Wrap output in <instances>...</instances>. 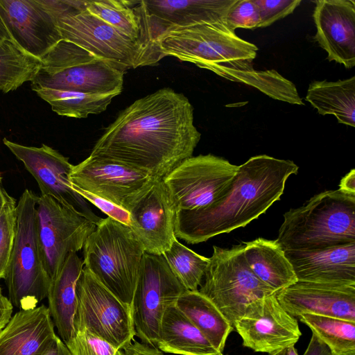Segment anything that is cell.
<instances>
[{
	"label": "cell",
	"mask_w": 355,
	"mask_h": 355,
	"mask_svg": "<svg viewBox=\"0 0 355 355\" xmlns=\"http://www.w3.org/2000/svg\"><path fill=\"white\" fill-rule=\"evenodd\" d=\"M200 137L189 99L171 88H162L122 110L89 155L114 160L163 180L192 157Z\"/></svg>",
	"instance_id": "1"
},
{
	"label": "cell",
	"mask_w": 355,
	"mask_h": 355,
	"mask_svg": "<svg viewBox=\"0 0 355 355\" xmlns=\"http://www.w3.org/2000/svg\"><path fill=\"white\" fill-rule=\"evenodd\" d=\"M298 169L291 160L266 155L250 157L239 166L225 193L211 205L178 211L175 237L196 244L246 226L280 199L286 180Z\"/></svg>",
	"instance_id": "2"
},
{
	"label": "cell",
	"mask_w": 355,
	"mask_h": 355,
	"mask_svg": "<svg viewBox=\"0 0 355 355\" xmlns=\"http://www.w3.org/2000/svg\"><path fill=\"white\" fill-rule=\"evenodd\" d=\"M276 242L283 250L317 249L355 242V194L321 192L284 214Z\"/></svg>",
	"instance_id": "3"
},
{
	"label": "cell",
	"mask_w": 355,
	"mask_h": 355,
	"mask_svg": "<svg viewBox=\"0 0 355 355\" xmlns=\"http://www.w3.org/2000/svg\"><path fill=\"white\" fill-rule=\"evenodd\" d=\"M83 249L84 267L131 307L145 251L130 227L110 217L102 218Z\"/></svg>",
	"instance_id": "4"
},
{
	"label": "cell",
	"mask_w": 355,
	"mask_h": 355,
	"mask_svg": "<svg viewBox=\"0 0 355 355\" xmlns=\"http://www.w3.org/2000/svg\"><path fill=\"white\" fill-rule=\"evenodd\" d=\"M37 197L25 189L16 205V228L4 277L8 299L19 311L32 309L47 297L51 280L42 259L37 236Z\"/></svg>",
	"instance_id": "5"
},
{
	"label": "cell",
	"mask_w": 355,
	"mask_h": 355,
	"mask_svg": "<svg viewBox=\"0 0 355 355\" xmlns=\"http://www.w3.org/2000/svg\"><path fill=\"white\" fill-rule=\"evenodd\" d=\"M124 73L107 61L62 39L41 59L31 88L118 96L123 90Z\"/></svg>",
	"instance_id": "6"
},
{
	"label": "cell",
	"mask_w": 355,
	"mask_h": 355,
	"mask_svg": "<svg viewBox=\"0 0 355 355\" xmlns=\"http://www.w3.org/2000/svg\"><path fill=\"white\" fill-rule=\"evenodd\" d=\"M69 8L58 18L62 38L125 72L153 66L161 60L146 43L132 39L85 9L83 1H69Z\"/></svg>",
	"instance_id": "7"
},
{
	"label": "cell",
	"mask_w": 355,
	"mask_h": 355,
	"mask_svg": "<svg viewBox=\"0 0 355 355\" xmlns=\"http://www.w3.org/2000/svg\"><path fill=\"white\" fill-rule=\"evenodd\" d=\"M244 245H214L198 291L218 309L233 326L250 303L276 293L260 281L248 266Z\"/></svg>",
	"instance_id": "8"
},
{
	"label": "cell",
	"mask_w": 355,
	"mask_h": 355,
	"mask_svg": "<svg viewBox=\"0 0 355 355\" xmlns=\"http://www.w3.org/2000/svg\"><path fill=\"white\" fill-rule=\"evenodd\" d=\"M161 58L173 56L211 71L234 61H252L257 46L236 35L224 22L178 28L161 35L156 42Z\"/></svg>",
	"instance_id": "9"
},
{
	"label": "cell",
	"mask_w": 355,
	"mask_h": 355,
	"mask_svg": "<svg viewBox=\"0 0 355 355\" xmlns=\"http://www.w3.org/2000/svg\"><path fill=\"white\" fill-rule=\"evenodd\" d=\"M76 296L75 333L88 331L121 350L132 343L135 336L131 307L120 301L84 266L77 282Z\"/></svg>",
	"instance_id": "10"
},
{
	"label": "cell",
	"mask_w": 355,
	"mask_h": 355,
	"mask_svg": "<svg viewBox=\"0 0 355 355\" xmlns=\"http://www.w3.org/2000/svg\"><path fill=\"white\" fill-rule=\"evenodd\" d=\"M186 290L162 254H144L131 304L135 336L142 343L156 347L164 312Z\"/></svg>",
	"instance_id": "11"
},
{
	"label": "cell",
	"mask_w": 355,
	"mask_h": 355,
	"mask_svg": "<svg viewBox=\"0 0 355 355\" xmlns=\"http://www.w3.org/2000/svg\"><path fill=\"white\" fill-rule=\"evenodd\" d=\"M238 167L211 154L192 156L163 181L178 210L199 209L211 205L225 193Z\"/></svg>",
	"instance_id": "12"
},
{
	"label": "cell",
	"mask_w": 355,
	"mask_h": 355,
	"mask_svg": "<svg viewBox=\"0 0 355 355\" xmlns=\"http://www.w3.org/2000/svg\"><path fill=\"white\" fill-rule=\"evenodd\" d=\"M36 215L42 259L51 281L68 255L83 248L96 225L49 196L37 197Z\"/></svg>",
	"instance_id": "13"
},
{
	"label": "cell",
	"mask_w": 355,
	"mask_h": 355,
	"mask_svg": "<svg viewBox=\"0 0 355 355\" xmlns=\"http://www.w3.org/2000/svg\"><path fill=\"white\" fill-rule=\"evenodd\" d=\"M69 6L67 0H0V17L10 40L41 60L62 39L58 18Z\"/></svg>",
	"instance_id": "14"
},
{
	"label": "cell",
	"mask_w": 355,
	"mask_h": 355,
	"mask_svg": "<svg viewBox=\"0 0 355 355\" xmlns=\"http://www.w3.org/2000/svg\"><path fill=\"white\" fill-rule=\"evenodd\" d=\"M3 142L35 178L41 195L52 197L96 225L101 222L89 202L72 188L69 175L73 165L68 157L46 144L28 146L6 138Z\"/></svg>",
	"instance_id": "15"
},
{
	"label": "cell",
	"mask_w": 355,
	"mask_h": 355,
	"mask_svg": "<svg viewBox=\"0 0 355 355\" xmlns=\"http://www.w3.org/2000/svg\"><path fill=\"white\" fill-rule=\"evenodd\" d=\"M157 179L123 163L89 155L73 165L71 184L128 209Z\"/></svg>",
	"instance_id": "16"
},
{
	"label": "cell",
	"mask_w": 355,
	"mask_h": 355,
	"mask_svg": "<svg viewBox=\"0 0 355 355\" xmlns=\"http://www.w3.org/2000/svg\"><path fill=\"white\" fill-rule=\"evenodd\" d=\"M275 293L250 303L233 325L243 345L256 352L271 354L286 349L302 335L297 318L284 309Z\"/></svg>",
	"instance_id": "17"
},
{
	"label": "cell",
	"mask_w": 355,
	"mask_h": 355,
	"mask_svg": "<svg viewBox=\"0 0 355 355\" xmlns=\"http://www.w3.org/2000/svg\"><path fill=\"white\" fill-rule=\"evenodd\" d=\"M177 207L163 180H156L128 209L130 227L145 252L162 255L175 239Z\"/></svg>",
	"instance_id": "18"
},
{
	"label": "cell",
	"mask_w": 355,
	"mask_h": 355,
	"mask_svg": "<svg viewBox=\"0 0 355 355\" xmlns=\"http://www.w3.org/2000/svg\"><path fill=\"white\" fill-rule=\"evenodd\" d=\"M275 295L284 309L295 318L312 313L355 322V285L297 281Z\"/></svg>",
	"instance_id": "19"
},
{
	"label": "cell",
	"mask_w": 355,
	"mask_h": 355,
	"mask_svg": "<svg viewBox=\"0 0 355 355\" xmlns=\"http://www.w3.org/2000/svg\"><path fill=\"white\" fill-rule=\"evenodd\" d=\"M315 40L327 53L329 61L347 69L355 66V1H314Z\"/></svg>",
	"instance_id": "20"
},
{
	"label": "cell",
	"mask_w": 355,
	"mask_h": 355,
	"mask_svg": "<svg viewBox=\"0 0 355 355\" xmlns=\"http://www.w3.org/2000/svg\"><path fill=\"white\" fill-rule=\"evenodd\" d=\"M236 1L143 0L153 43L157 49V39L166 32L178 28L224 22L229 9Z\"/></svg>",
	"instance_id": "21"
},
{
	"label": "cell",
	"mask_w": 355,
	"mask_h": 355,
	"mask_svg": "<svg viewBox=\"0 0 355 355\" xmlns=\"http://www.w3.org/2000/svg\"><path fill=\"white\" fill-rule=\"evenodd\" d=\"M284 252L297 281L355 285V242Z\"/></svg>",
	"instance_id": "22"
},
{
	"label": "cell",
	"mask_w": 355,
	"mask_h": 355,
	"mask_svg": "<svg viewBox=\"0 0 355 355\" xmlns=\"http://www.w3.org/2000/svg\"><path fill=\"white\" fill-rule=\"evenodd\" d=\"M56 336L48 307L19 311L0 331V355H42Z\"/></svg>",
	"instance_id": "23"
},
{
	"label": "cell",
	"mask_w": 355,
	"mask_h": 355,
	"mask_svg": "<svg viewBox=\"0 0 355 355\" xmlns=\"http://www.w3.org/2000/svg\"><path fill=\"white\" fill-rule=\"evenodd\" d=\"M83 266V260L77 253H70L60 272L51 281L48 291V309L60 338L65 344L75 334L76 284Z\"/></svg>",
	"instance_id": "24"
},
{
	"label": "cell",
	"mask_w": 355,
	"mask_h": 355,
	"mask_svg": "<svg viewBox=\"0 0 355 355\" xmlns=\"http://www.w3.org/2000/svg\"><path fill=\"white\" fill-rule=\"evenodd\" d=\"M156 348L179 355H222L178 309L168 307L161 320Z\"/></svg>",
	"instance_id": "25"
},
{
	"label": "cell",
	"mask_w": 355,
	"mask_h": 355,
	"mask_svg": "<svg viewBox=\"0 0 355 355\" xmlns=\"http://www.w3.org/2000/svg\"><path fill=\"white\" fill-rule=\"evenodd\" d=\"M243 245L248 266L260 281L274 291L297 281L291 263L275 240L258 238Z\"/></svg>",
	"instance_id": "26"
},
{
	"label": "cell",
	"mask_w": 355,
	"mask_h": 355,
	"mask_svg": "<svg viewBox=\"0 0 355 355\" xmlns=\"http://www.w3.org/2000/svg\"><path fill=\"white\" fill-rule=\"evenodd\" d=\"M83 6L89 13L128 37L149 45L159 55L152 42L143 0L83 1Z\"/></svg>",
	"instance_id": "27"
},
{
	"label": "cell",
	"mask_w": 355,
	"mask_h": 355,
	"mask_svg": "<svg viewBox=\"0 0 355 355\" xmlns=\"http://www.w3.org/2000/svg\"><path fill=\"white\" fill-rule=\"evenodd\" d=\"M211 71L231 81L257 89L269 97L293 105H303L295 84L276 70L259 71L252 61H234L216 66Z\"/></svg>",
	"instance_id": "28"
},
{
	"label": "cell",
	"mask_w": 355,
	"mask_h": 355,
	"mask_svg": "<svg viewBox=\"0 0 355 355\" xmlns=\"http://www.w3.org/2000/svg\"><path fill=\"white\" fill-rule=\"evenodd\" d=\"M175 306L199 329L212 346L223 354L234 327L218 309L198 290H186Z\"/></svg>",
	"instance_id": "29"
},
{
	"label": "cell",
	"mask_w": 355,
	"mask_h": 355,
	"mask_svg": "<svg viewBox=\"0 0 355 355\" xmlns=\"http://www.w3.org/2000/svg\"><path fill=\"white\" fill-rule=\"evenodd\" d=\"M305 100L320 114H332L338 123L355 127V76L334 82L312 81Z\"/></svg>",
	"instance_id": "30"
},
{
	"label": "cell",
	"mask_w": 355,
	"mask_h": 355,
	"mask_svg": "<svg viewBox=\"0 0 355 355\" xmlns=\"http://www.w3.org/2000/svg\"><path fill=\"white\" fill-rule=\"evenodd\" d=\"M33 91L58 115L78 119L104 112L116 96L114 94H90L49 88H36Z\"/></svg>",
	"instance_id": "31"
},
{
	"label": "cell",
	"mask_w": 355,
	"mask_h": 355,
	"mask_svg": "<svg viewBox=\"0 0 355 355\" xmlns=\"http://www.w3.org/2000/svg\"><path fill=\"white\" fill-rule=\"evenodd\" d=\"M41 60L24 51L10 39L0 41V91L8 93L31 82Z\"/></svg>",
	"instance_id": "32"
},
{
	"label": "cell",
	"mask_w": 355,
	"mask_h": 355,
	"mask_svg": "<svg viewBox=\"0 0 355 355\" xmlns=\"http://www.w3.org/2000/svg\"><path fill=\"white\" fill-rule=\"evenodd\" d=\"M330 349L332 355L355 352V322L303 313L298 318Z\"/></svg>",
	"instance_id": "33"
},
{
	"label": "cell",
	"mask_w": 355,
	"mask_h": 355,
	"mask_svg": "<svg viewBox=\"0 0 355 355\" xmlns=\"http://www.w3.org/2000/svg\"><path fill=\"white\" fill-rule=\"evenodd\" d=\"M162 255L171 271L187 290H198L209 263V258L197 254L177 239Z\"/></svg>",
	"instance_id": "34"
},
{
	"label": "cell",
	"mask_w": 355,
	"mask_h": 355,
	"mask_svg": "<svg viewBox=\"0 0 355 355\" xmlns=\"http://www.w3.org/2000/svg\"><path fill=\"white\" fill-rule=\"evenodd\" d=\"M16 205L10 196L0 211V279H4L14 244Z\"/></svg>",
	"instance_id": "35"
},
{
	"label": "cell",
	"mask_w": 355,
	"mask_h": 355,
	"mask_svg": "<svg viewBox=\"0 0 355 355\" xmlns=\"http://www.w3.org/2000/svg\"><path fill=\"white\" fill-rule=\"evenodd\" d=\"M66 345L71 355H123L121 349L86 331L76 332Z\"/></svg>",
	"instance_id": "36"
},
{
	"label": "cell",
	"mask_w": 355,
	"mask_h": 355,
	"mask_svg": "<svg viewBox=\"0 0 355 355\" xmlns=\"http://www.w3.org/2000/svg\"><path fill=\"white\" fill-rule=\"evenodd\" d=\"M224 23L234 32L236 28L254 30L259 28L260 15L254 0H236L229 9Z\"/></svg>",
	"instance_id": "37"
},
{
	"label": "cell",
	"mask_w": 355,
	"mask_h": 355,
	"mask_svg": "<svg viewBox=\"0 0 355 355\" xmlns=\"http://www.w3.org/2000/svg\"><path fill=\"white\" fill-rule=\"evenodd\" d=\"M260 15L259 28L268 27L293 13L301 0H254Z\"/></svg>",
	"instance_id": "38"
},
{
	"label": "cell",
	"mask_w": 355,
	"mask_h": 355,
	"mask_svg": "<svg viewBox=\"0 0 355 355\" xmlns=\"http://www.w3.org/2000/svg\"><path fill=\"white\" fill-rule=\"evenodd\" d=\"M72 188L89 202L96 206L103 213L106 214L107 217L130 226V214L127 210L106 199L83 191L73 185Z\"/></svg>",
	"instance_id": "39"
},
{
	"label": "cell",
	"mask_w": 355,
	"mask_h": 355,
	"mask_svg": "<svg viewBox=\"0 0 355 355\" xmlns=\"http://www.w3.org/2000/svg\"><path fill=\"white\" fill-rule=\"evenodd\" d=\"M123 355H164L157 348L135 339L122 349Z\"/></svg>",
	"instance_id": "40"
},
{
	"label": "cell",
	"mask_w": 355,
	"mask_h": 355,
	"mask_svg": "<svg viewBox=\"0 0 355 355\" xmlns=\"http://www.w3.org/2000/svg\"><path fill=\"white\" fill-rule=\"evenodd\" d=\"M13 306L8 297H6L0 286V331L7 324L10 318Z\"/></svg>",
	"instance_id": "41"
},
{
	"label": "cell",
	"mask_w": 355,
	"mask_h": 355,
	"mask_svg": "<svg viewBox=\"0 0 355 355\" xmlns=\"http://www.w3.org/2000/svg\"><path fill=\"white\" fill-rule=\"evenodd\" d=\"M303 355H331V353L329 348L313 334Z\"/></svg>",
	"instance_id": "42"
},
{
	"label": "cell",
	"mask_w": 355,
	"mask_h": 355,
	"mask_svg": "<svg viewBox=\"0 0 355 355\" xmlns=\"http://www.w3.org/2000/svg\"><path fill=\"white\" fill-rule=\"evenodd\" d=\"M42 355H71L66 344L57 335Z\"/></svg>",
	"instance_id": "43"
},
{
	"label": "cell",
	"mask_w": 355,
	"mask_h": 355,
	"mask_svg": "<svg viewBox=\"0 0 355 355\" xmlns=\"http://www.w3.org/2000/svg\"><path fill=\"white\" fill-rule=\"evenodd\" d=\"M340 189L349 193L355 194V173L354 169H352L340 181Z\"/></svg>",
	"instance_id": "44"
},
{
	"label": "cell",
	"mask_w": 355,
	"mask_h": 355,
	"mask_svg": "<svg viewBox=\"0 0 355 355\" xmlns=\"http://www.w3.org/2000/svg\"><path fill=\"white\" fill-rule=\"evenodd\" d=\"M10 198V196L8 193V192L3 187L2 178L0 174V211L3 205L6 204V202Z\"/></svg>",
	"instance_id": "45"
},
{
	"label": "cell",
	"mask_w": 355,
	"mask_h": 355,
	"mask_svg": "<svg viewBox=\"0 0 355 355\" xmlns=\"http://www.w3.org/2000/svg\"><path fill=\"white\" fill-rule=\"evenodd\" d=\"M5 39H10L8 33L3 23V21L0 17V41Z\"/></svg>",
	"instance_id": "46"
},
{
	"label": "cell",
	"mask_w": 355,
	"mask_h": 355,
	"mask_svg": "<svg viewBox=\"0 0 355 355\" xmlns=\"http://www.w3.org/2000/svg\"><path fill=\"white\" fill-rule=\"evenodd\" d=\"M286 355H298L297 352L294 345L286 348Z\"/></svg>",
	"instance_id": "47"
},
{
	"label": "cell",
	"mask_w": 355,
	"mask_h": 355,
	"mask_svg": "<svg viewBox=\"0 0 355 355\" xmlns=\"http://www.w3.org/2000/svg\"><path fill=\"white\" fill-rule=\"evenodd\" d=\"M286 349L278 351L269 355H286Z\"/></svg>",
	"instance_id": "48"
},
{
	"label": "cell",
	"mask_w": 355,
	"mask_h": 355,
	"mask_svg": "<svg viewBox=\"0 0 355 355\" xmlns=\"http://www.w3.org/2000/svg\"><path fill=\"white\" fill-rule=\"evenodd\" d=\"M339 355H355V352H354V353H349V354H339Z\"/></svg>",
	"instance_id": "49"
},
{
	"label": "cell",
	"mask_w": 355,
	"mask_h": 355,
	"mask_svg": "<svg viewBox=\"0 0 355 355\" xmlns=\"http://www.w3.org/2000/svg\"><path fill=\"white\" fill-rule=\"evenodd\" d=\"M222 355H223V354H222Z\"/></svg>",
	"instance_id": "50"
}]
</instances>
